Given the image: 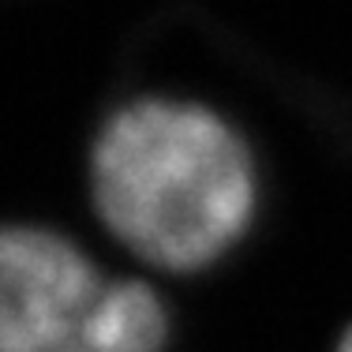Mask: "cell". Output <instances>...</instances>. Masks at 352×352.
<instances>
[{"mask_svg":"<svg viewBox=\"0 0 352 352\" xmlns=\"http://www.w3.org/2000/svg\"><path fill=\"white\" fill-rule=\"evenodd\" d=\"M94 203L120 244L162 270H203L255 214V162L217 113L142 98L113 113L94 146Z\"/></svg>","mask_w":352,"mask_h":352,"instance_id":"1","label":"cell"},{"mask_svg":"<svg viewBox=\"0 0 352 352\" xmlns=\"http://www.w3.org/2000/svg\"><path fill=\"white\" fill-rule=\"evenodd\" d=\"M169 318L142 281H102L60 352H162Z\"/></svg>","mask_w":352,"mask_h":352,"instance_id":"3","label":"cell"},{"mask_svg":"<svg viewBox=\"0 0 352 352\" xmlns=\"http://www.w3.org/2000/svg\"><path fill=\"white\" fill-rule=\"evenodd\" d=\"M102 278L72 240L34 225L0 229V352H60Z\"/></svg>","mask_w":352,"mask_h":352,"instance_id":"2","label":"cell"},{"mask_svg":"<svg viewBox=\"0 0 352 352\" xmlns=\"http://www.w3.org/2000/svg\"><path fill=\"white\" fill-rule=\"evenodd\" d=\"M338 352H352V330L345 333V338H341V345H338Z\"/></svg>","mask_w":352,"mask_h":352,"instance_id":"4","label":"cell"}]
</instances>
